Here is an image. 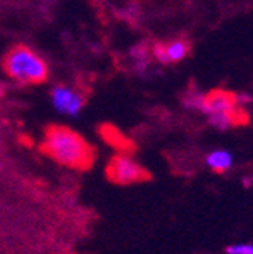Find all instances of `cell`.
<instances>
[{
  "label": "cell",
  "instance_id": "obj_1",
  "mask_svg": "<svg viewBox=\"0 0 253 254\" xmlns=\"http://www.w3.org/2000/svg\"><path fill=\"white\" fill-rule=\"evenodd\" d=\"M43 150L61 165L85 170L94 159L91 145L75 130L62 126H52L46 130Z\"/></svg>",
  "mask_w": 253,
  "mask_h": 254
},
{
  "label": "cell",
  "instance_id": "obj_2",
  "mask_svg": "<svg viewBox=\"0 0 253 254\" xmlns=\"http://www.w3.org/2000/svg\"><path fill=\"white\" fill-rule=\"evenodd\" d=\"M5 70L8 76L21 85H37L47 80L49 68L46 61L26 46L14 47L6 59Z\"/></svg>",
  "mask_w": 253,
  "mask_h": 254
},
{
  "label": "cell",
  "instance_id": "obj_3",
  "mask_svg": "<svg viewBox=\"0 0 253 254\" xmlns=\"http://www.w3.org/2000/svg\"><path fill=\"white\" fill-rule=\"evenodd\" d=\"M202 112L206 114L211 124L220 130H226L234 124L240 123V109L235 95L225 91L208 94Z\"/></svg>",
  "mask_w": 253,
  "mask_h": 254
},
{
  "label": "cell",
  "instance_id": "obj_4",
  "mask_svg": "<svg viewBox=\"0 0 253 254\" xmlns=\"http://www.w3.org/2000/svg\"><path fill=\"white\" fill-rule=\"evenodd\" d=\"M108 176L111 180L120 185L135 183L147 177L146 171L134 161V159H131L126 154H118L112 159L108 167Z\"/></svg>",
  "mask_w": 253,
  "mask_h": 254
},
{
  "label": "cell",
  "instance_id": "obj_5",
  "mask_svg": "<svg viewBox=\"0 0 253 254\" xmlns=\"http://www.w3.org/2000/svg\"><path fill=\"white\" fill-rule=\"evenodd\" d=\"M52 103L59 114L76 117L84 108V97L73 88L59 85L52 91Z\"/></svg>",
  "mask_w": 253,
  "mask_h": 254
},
{
  "label": "cell",
  "instance_id": "obj_6",
  "mask_svg": "<svg viewBox=\"0 0 253 254\" xmlns=\"http://www.w3.org/2000/svg\"><path fill=\"white\" fill-rule=\"evenodd\" d=\"M206 165L215 171V173H225L234 165V156L228 150H214L211 151L206 159H205Z\"/></svg>",
  "mask_w": 253,
  "mask_h": 254
},
{
  "label": "cell",
  "instance_id": "obj_7",
  "mask_svg": "<svg viewBox=\"0 0 253 254\" xmlns=\"http://www.w3.org/2000/svg\"><path fill=\"white\" fill-rule=\"evenodd\" d=\"M166 50H167L169 62H179L188 55L189 47L185 41L174 40V41H170L169 44H166Z\"/></svg>",
  "mask_w": 253,
  "mask_h": 254
},
{
  "label": "cell",
  "instance_id": "obj_8",
  "mask_svg": "<svg viewBox=\"0 0 253 254\" xmlns=\"http://www.w3.org/2000/svg\"><path fill=\"white\" fill-rule=\"evenodd\" d=\"M205 100H206V95L199 92V91H189L185 95V105H186V108H191V109H196V111H202L203 109Z\"/></svg>",
  "mask_w": 253,
  "mask_h": 254
},
{
  "label": "cell",
  "instance_id": "obj_9",
  "mask_svg": "<svg viewBox=\"0 0 253 254\" xmlns=\"http://www.w3.org/2000/svg\"><path fill=\"white\" fill-rule=\"evenodd\" d=\"M228 254H253V245L252 244H235L229 245L226 248Z\"/></svg>",
  "mask_w": 253,
  "mask_h": 254
},
{
  "label": "cell",
  "instance_id": "obj_10",
  "mask_svg": "<svg viewBox=\"0 0 253 254\" xmlns=\"http://www.w3.org/2000/svg\"><path fill=\"white\" fill-rule=\"evenodd\" d=\"M152 53H153L155 59L160 64H169V56H167L166 44H155L153 49H152Z\"/></svg>",
  "mask_w": 253,
  "mask_h": 254
},
{
  "label": "cell",
  "instance_id": "obj_11",
  "mask_svg": "<svg viewBox=\"0 0 253 254\" xmlns=\"http://www.w3.org/2000/svg\"><path fill=\"white\" fill-rule=\"evenodd\" d=\"M235 100H237V105L241 106V105H246V103H250L252 102V97L246 92H241V94H237L235 95Z\"/></svg>",
  "mask_w": 253,
  "mask_h": 254
},
{
  "label": "cell",
  "instance_id": "obj_12",
  "mask_svg": "<svg viewBox=\"0 0 253 254\" xmlns=\"http://www.w3.org/2000/svg\"><path fill=\"white\" fill-rule=\"evenodd\" d=\"M243 183H244V186H250L252 179H250V177H244V179H243Z\"/></svg>",
  "mask_w": 253,
  "mask_h": 254
}]
</instances>
